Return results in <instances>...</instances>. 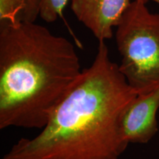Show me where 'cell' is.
I'll use <instances>...</instances> for the list:
<instances>
[{
  "label": "cell",
  "mask_w": 159,
  "mask_h": 159,
  "mask_svg": "<svg viewBox=\"0 0 159 159\" xmlns=\"http://www.w3.org/2000/svg\"><path fill=\"white\" fill-rule=\"evenodd\" d=\"M131 2L132 0H71V9L99 42L113 37L114 28Z\"/></svg>",
  "instance_id": "cell-5"
},
{
  "label": "cell",
  "mask_w": 159,
  "mask_h": 159,
  "mask_svg": "<svg viewBox=\"0 0 159 159\" xmlns=\"http://www.w3.org/2000/svg\"><path fill=\"white\" fill-rule=\"evenodd\" d=\"M68 0H41L40 18L47 23H52L63 18V10Z\"/></svg>",
  "instance_id": "cell-7"
},
{
  "label": "cell",
  "mask_w": 159,
  "mask_h": 159,
  "mask_svg": "<svg viewBox=\"0 0 159 159\" xmlns=\"http://www.w3.org/2000/svg\"><path fill=\"white\" fill-rule=\"evenodd\" d=\"M159 88L138 94L128 105L120 119V130L128 144H147L158 131Z\"/></svg>",
  "instance_id": "cell-4"
},
{
  "label": "cell",
  "mask_w": 159,
  "mask_h": 159,
  "mask_svg": "<svg viewBox=\"0 0 159 159\" xmlns=\"http://www.w3.org/2000/svg\"><path fill=\"white\" fill-rule=\"evenodd\" d=\"M105 41L41 132L22 138L2 159H119L128 146L120 119L137 96Z\"/></svg>",
  "instance_id": "cell-1"
},
{
  "label": "cell",
  "mask_w": 159,
  "mask_h": 159,
  "mask_svg": "<svg viewBox=\"0 0 159 159\" xmlns=\"http://www.w3.org/2000/svg\"><path fill=\"white\" fill-rule=\"evenodd\" d=\"M145 1L148 2L149 0H145ZM152 1H154V2H157V3H158V4H159V0H152Z\"/></svg>",
  "instance_id": "cell-8"
},
{
  "label": "cell",
  "mask_w": 159,
  "mask_h": 159,
  "mask_svg": "<svg viewBox=\"0 0 159 159\" xmlns=\"http://www.w3.org/2000/svg\"><path fill=\"white\" fill-rule=\"evenodd\" d=\"M41 10V0H0V23L35 22Z\"/></svg>",
  "instance_id": "cell-6"
},
{
  "label": "cell",
  "mask_w": 159,
  "mask_h": 159,
  "mask_svg": "<svg viewBox=\"0 0 159 159\" xmlns=\"http://www.w3.org/2000/svg\"><path fill=\"white\" fill-rule=\"evenodd\" d=\"M82 71L66 38L35 22L0 23V129H42Z\"/></svg>",
  "instance_id": "cell-2"
},
{
  "label": "cell",
  "mask_w": 159,
  "mask_h": 159,
  "mask_svg": "<svg viewBox=\"0 0 159 159\" xmlns=\"http://www.w3.org/2000/svg\"><path fill=\"white\" fill-rule=\"evenodd\" d=\"M147 3L132 1L115 33L119 69L137 94L159 88V13H151Z\"/></svg>",
  "instance_id": "cell-3"
}]
</instances>
